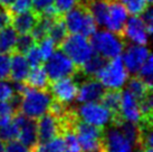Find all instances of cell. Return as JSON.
<instances>
[{"label":"cell","mask_w":153,"mask_h":152,"mask_svg":"<svg viewBox=\"0 0 153 152\" xmlns=\"http://www.w3.org/2000/svg\"><path fill=\"white\" fill-rule=\"evenodd\" d=\"M135 144L124 135V133L115 123L103 132L102 152H134Z\"/></svg>","instance_id":"9c48e42d"},{"label":"cell","mask_w":153,"mask_h":152,"mask_svg":"<svg viewBox=\"0 0 153 152\" xmlns=\"http://www.w3.org/2000/svg\"><path fill=\"white\" fill-rule=\"evenodd\" d=\"M126 8L128 13H132L133 16H139L148 7L146 0H117Z\"/></svg>","instance_id":"83f0119b"},{"label":"cell","mask_w":153,"mask_h":152,"mask_svg":"<svg viewBox=\"0 0 153 152\" xmlns=\"http://www.w3.org/2000/svg\"><path fill=\"white\" fill-rule=\"evenodd\" d=\"M54 4V0H31L33 10L38 15L43 13L47 8Z\"/></svg>","instance_id":"ab89813d"},{"label":"cell","mask_w":153,"mask_h":152,"mask_svg":"<svg viewBox=\"0 0 153 152\" xmlns=\"http://www.w3.org/2000/svg\"><path fill=\"white\" fill-rule=\"evenodd\" d=\"M104 92L105 87L98 80H95L94 77L83 76V80H81V84H78L76 100L79 103L98 102L101 101Z\"/></svg>","instance_id":"4fadbf2b"},{"label":"cell","mask_w":153,"mask_h":152,"mask_svg":"<svg viewBox=\"0 0 153 152\" xmlns=\"http://www.w3.org/2000/svg\"><path fill=\"white\" fill-rule=\"evenodd\" d=\"M37 125V134L38 141H47L57 135L63 134V127L59 120L51 113H45L38 118Z\"/></svg>","instance_id":"e0dca14e"},{"label":"cell","mask_w":153,"mask_h":152,"mask_svg":"<svg viewBox=\"0 0 153 152\" xmlns=\"http://www.w3.org/2000/svg\"><path fill=\"white\" fill-rule=\"evenodd\" d=\"M17 111V96L11 101H0V127L9 123Z\"/></svg>","instance_id":"4316f807"},{"label":"cell","mask_w":153,"mask_h":152,"mask_svg":"<svg viewBox=\"0 0 153 152\" xmlns=\"http://www.w3.org/2000/svg\"><path fill=\"white\" fill-rule=\"evenodd\" d=\"M128 89L137 100H141L148 94L151 93L152 91V86L145 83L144 80L140 78V77H132L131 80H128Z\"/></svg>","instance_id":"cb8c5ba5"},{"label":"cell","mask_w":153,"mask_h":152,"mask_svg":"<svg viewBox=\"0 0 153 152\" xmlns=\"http://www.w3.org/2000/svg\"><path fill=\"white\" fill-rule=\"evenodd\" d=\"M59 47L62 51H64L78 68L95 54L88 37L79 34L67 35L60 42Z\"/></svg>","instance_id":"5b68a950"},{"label":"cell","mask_w":153,"mask_h":152,"mask_svg":"<svg viewBox=\"0 0 153 152\" xmlns=\"http://www.w3.org/2000/svg\"><path fill=\"white\" fill-rule=\"evenodd\" d=\"M35 44H36V42L30 34H20V36H18L17 40H16L15 51L25 55Z\"/></svg>","instance_id":"4dcf8cb0"},{"label":"cell","mask_w":153,"mask_h":152,"mask_svg":"<svg viewBox=\"0 0 153 152\" xmlns=\"http://www.w3.org/2000/svg\"><path fill=\"white\" fill-rule=\"evenodd\" d=\"M0 152H4V141L0 140Z\"/></svg>","instance_id":"ee69618b"},{"label":"cell","mask_w":153,"mask_h":152,"mask_svg":"<svg viewBox=\"0 0 153 152\" xmlns=\"http://www.w3.org/2000/svg\"><path fill=\"white\" fill-rule=\"evenodd\" d=\"M117 118L133 123H139L141 121L139 100L128 89H124L121 93V102H120Z\"/></svg>","instance_id":"5bb4252c"},{"label":"cell","mask_w":153,"mask_h":152,"mask_svg":"<svg viewBox=\"0 0 153 152\" xmlns=\"http://www.w3.org/2000/svg\"><path fill=\"white\" fill-rule=\"evenodd\" d=\"M45 71L51 80H56L64 77L75 75L78 71L75 63L64 51H55L48 59L45 60Z\"/></svg>","instance_id":"ba28073f"},{"label":"cell","mask_w":153,"mask_h":152,"mask_svg":"<svg viewBox=\"0 0 153 152\" xmlns=\"http://www.w3.org/2000/svg\"><path fill=\"white\" fill-rule=\"evenodd\" d=\"M18 135V127L15 120H11L9 123L0 127V140L1 141H11L17 139Z\"/></svg>","instance_id":"1f68e13d"},{"label":"cell","mask_w":153,"mask_h":152,"mask_svg":"<svg viewBox=\"0 0 153 152\" xmlns=\"http://www.w3.org/2000/svg\"><path fill=\"white\" fill-rule=\"evenodd\" d=\"M146 2H148V4H151V2H152V0H146Z\"/></svg>","instance_id":"bcb514c9"},{"label":"cell","mask_w":153,"mask_h":152,"mask_svg":"<svg viewBox=\"0 0 153 152\" xmlns=\"http://www.w3.org/2000/svg\"><path fill=\"white\" fill-rule=\"evenodd\" d=\"M84 152H102V129L77 120L73 127Z\"/></svg>","instance_id":"52a82bcc"},{"label":"cell","mask_w":153,"mask_h":152,"mask_svg":"<svg viewBox=\"0 0 153 152\" xmlns=\"http://www.w3.org/2000/svg\"><path fill=\"white\" fill-rule=\"evenodd\" d=\"M4 152H33V148L15 139L8 141L7 145H4Z\"/></svg>","instance_id":"d590c367"},{"label":"cell","mask_w":153,"mask_h":152,"mask_svg":"<svg viewBox=\"0 0 153 152\" xmlns=\"http://www.w3.org/2000/svg\"><path fill=\"white\" fill-rule=\"evenodd\" d=\"M136 152H152L151 150H143V149H140L139 151H136Z\"/></svg>","instance_id":"f6af8a7d"},{"label":"cell","mask_w":153,"mask_h":152,"mask_svg":"<svg viewBox=\"0 0 153 152\" xmlns=\"http://www.w3.org/2000/svg\"><path fill=\"white\" fill-rule=\"evenodd\" d=\"M150 35L143 19L139 16H133L126 20L121 36L136 45H146Z\"/></svg>","instance_id":"8fae6325"},{"label":"cell","mask_w":153,"mask_h":152,"mask_svg":"<svg viewBox=\"0 0 153 152\" xmlns=\"http://www.w3.org/2000/svg\"><path fill=\"white\" fill-rule=\"evenodd\" d=\"M122 53H123L122 62L128 69V72L131 74H135L139 72L140 67L150 56L148 47L145 45H136V44L126 46V48H124Z\"/></svg>","instance_id":"7c38bea8"},{"label":"cell","mask_w":153,"mask_h":152,"mask_svg":"<svg viewBox=\"0 0 153 152\" xmlns=\"http://www.w3.org/2000/svg\"><path fill=\"white\" fill-rule=\"evenodd\" d=\"M91 45L94 53L105 59H112L122 54L124 49V42L122 36L110 30L95 31L91 36Z\"/></svg>","instance_id":"277c9868"},{"label":"cell","mask_w":153,"mask_h":152,"mask_svg":"<svg viewBox=\"0 0 153 152\" xmlns=\"http://www.w3.org/2000/svg\"><path fill=\"white\" fill-rule=\"evenodd\" d=\"M128 74L124 66L122 58L117 56L105 62L104 66L96 74V78L107 89H121L126 85L128 80Z\"/></svg>","instance_id":"3957f363"},{"label":"cell","mask_w":153,"mask_h":152,"mask_svg":"<svg viewBox=\"0 0 153 152\" xmlns=\"http://www.w3.org/2000/svg\"><path fill=\"white\" fill-rule=\"evenodd\" d=\"M68 30L66 28V25L64 22V19H63V16H59L54 19L53 24H51V27L49 29V33H48V37H51L57 46H59L60 42L65 39V37L67 36Z\"/></svg>","instance_id":"d4e9b609"},{"label":"cell","mask_w":153,"mask_h":152,"mask_svg":"<svg viewBox=\"0 0 153 152\" xmlns=\"http://www.w3.org/2000/svg\"><path fill=\"white\" fill-rule=\"evenodd\" d=\"M101 102L104 106H106L107 109L114 114L117 118V113H119L120 102H121V92L120 89H108L105 91L103 94Z\"/></svg>","instance_id":"484cf974"},{"label":"cell","mask_w":153,"mask_h":152,"mask_svg":"<svg viewBox=\"0 0 153 152\" xmlns=\"http://www.w3.org/2000/svg\"><path fill=\"white\" fill-rule=\"evenodd\" d=\"M62 135H64L63 138L65 142V152H82L81 144L73 130H67Z\"/></svg>","instance_id":"f546056e"},{"label":"cell","mask_w":153,"mask_h":152,"mask_svg":"<svg viewBox=\"0 0 153 152\" xmlns=\"http://www.w3.org/2000/svg\"><path fill=\"white\" fill-rule=\"evenodd\" d=\"M128 10L123 6V4L116 0H111L104 26L107 28V30L121 35L124 25L128 20Z\"/></svg>","instance_id":"9a60e30c"},{"label":"cell","mask_w":153,"mask_h":152,"mask_svg":"<svg viewBox=\"0 0 153 152\" xmlns=\"http://www.w3.org/2000/svg\"><path fill=\"white\" fill-rule=\"evenodd\" d=\"M17 96L15 85L6 80H0V101H11Z\"/></svg>","instance_id":"836d02e7"},{"label":"cell","mask_w":153,"mask_h":152,"mask_svg":"<svg viewBox=\"0 0 153 152\" xmlns=\"http://www.w3.org/2000/svg\"><path fill=\"white\" fill-rule=\"evenodd\" d=\"M13 120L16 121L18 127L17 140L22 143L34 148L38 143V134H37V125L33 118H29L22 114H15Z\"/></svg>","instance_id":"2e32d148"},{"label":"cell","mask_w":153,"mask_h":152,"mask_svg":"<svg viewBox=\"0 0 153 152\" xmlns=\"http://www.w3.org/2000/svg\"><path fill=\"white\" fill-rule=\"evenodd\" d=\"M10 75V56L0 54V80H7Z\"/></svg>","instance_id":"74e56055"},{"label":"cell","mask_w":153,"mask_h":152,"mask_svg":"<svg viewBox=\"0 0 153 152\" xmlns=\"http://www.w3.org/2000/svg\"><path fill=\"white\" fill-rule=\"evenodd\" d=\"M11 19H13V15L10 13L8 9L4 7L0 9V29L11 25Z\"/></svg>","instance_id":"60d3db41"},{"label":"cell","mask_w":153,"mask_h":152,"mask_svg":"<svg viewBox=\"0 0 153 152\" xmlns=\"http://www.w3.org/2000/svg\"><path fill=\"white\" fill-rule=\"evenodd\" d=\"M25 82H27V85L30 87L46 89L49 85L51 80L47 75L45 68L39 65V66H34L30 69Z\"/></svg>","instance_id":"ffe728a7"},{"label":"cell","mask_w":153,"mask_h":152,"mask_svg":"<svg viewBox=\"0 0 153 152\" xmlns=\"http://www.w3.org/2000/svg\"><path fill=\"white\" fill-rule=\"evenodd\" d=\"M139 77L142 78L145 83H148L149 85L152 86V77H153V59L152 56L150 54V56L146 58L143 65L139 69Z\"/></svg>","instance_id":"d6a6232c"},{"label":"cell","mask_w":153,"mask_h":152,"mask_svg":"<svg viewBox=\"0 0 153 152\" xmlns=\"http://www.w3.org/2000/svg\"><path fill=\"white\" fill-rule=\"evenodd\" d=\"M30 71V65L24 54L13 51L10 57V75L13 83H24Z\"/></svg>","instance_id":"ac0fdd59"},{"label":"cell","mask_w":153,"mask_h":152,"mask_svg":"<svg viewBox=\"0 0 153 152\" xmlns=\"http://www.w3.org/2000/svg\"><path fill=\"white\" fill-rule=\"evenodd\" d=\"M51 82L53 83L48 86L51 89V95L55 98V101L69 105L76 100L77 89H78V82L76 78H73V76H69Z\"/></svg>","instance_id":"30bf717a"},{"label":"cell","mask_w":153,"mask_h":152,"mask_svg":"<svg viewBox=\"0 0 153 152\" xmlns=\"http://www.w3.org/2000/svg\"><path fill=\"white\" fill-rule=\"evenodd\" d=\"M75 112L78 120L100 129L106 127L116 118V116L106 106L98 102L81 103V105L75 110Z\"/></svg>","instance_id":"8992f818"},{"label":"cell","mask_w":153,"mask_h":152,"mask_svg":"<svg viewBox=\"0 0 153 152\" xmlns=\"http://www.w3.org/2000/svg\"><path fill=\"white\" fill-rule=\"evenodd\" d=\"M105 62H106L105 58H103L102 56L97 55V54H96V55L94 54V55L92 56L88 60H86L85 63L83 64L78 69H79V72L84 76H86V77H95L96 74L101 71V68L104 66Z\"/></svg>","instance_id":"7402d4cb"},{"label":"cell","mask_w":153,"mask_h":152,"mask_svg":"<svg viewBox=\"0 0 153 152\" xmlns=\"http://www.w3.org/2000/svg\"><path fill=\"white\" fill-rule=\"evenodd\" d=\"M26 58L29 63L30 67H34V66H39L42 62H43V57L40 55V51L38 49L37 44H35L34 46L30 48L29 51L25 54Z\"/></svg>","instance_id":"8d00e7d4"},{"label":"cell","mask_w":153,"mask_h":152,"mask_svg":"<svg viewBox=\"0 0 153 152\" xmlns=\"http://www.w3.org/2000/svg\"><path fill=\"white\" fill-rule=\"evenodd\" d=\"M11 15H17V13H26L33 9L31 6V0H13L11 4L7 7Z\"/></svg>","instance_id":"e575fe53"},{"label":"cell","mask_w":153,"mask_h":152,"mask_svg":"<svg viewBox=\"0 0 153 152\" xmlns=\"http://www.w3.org/2000/svg\"><path fill=\"white\" fill-rule=\"evenodd\" d=\"M13 1V0H0V6H1V7H4V8H7Z\"/></svg>","instance_id":"7bdbcfd3"},{"label":"cell","mask_w":153,"mask_h":152,"mask_svg":"<svg viewBox=\"0 0 153 152\" xmlns=\"http://www.w3.org/2000/svg\"><path fill=\"white\" fill-rule=\"evenodd\" d=\"M33 152H65L64 138L57 135L47 141H40L33 148Z\"/></svg>","instance_id":"603a6c76"},{"label":"cell","mask_w":153,"mask_h":152,"mask_svg":"<svg viewBox=\"0 0 153 152\" xmlns=\"http://www.w3.org/2000/svg\"><path fill=\"white\" fill-rule=\"evenodd\" d=\"M39 19V15L31 9L26 13L13 15L11 26L17 34H30Z\"/></svg>","instance_id":"d6986e66"},{"label":"cell","mask_w":153,"mask_h":152,"mask_svg":"<svg viewBox=\"0 0 153 152\" xmlns=\"http://www.w3.org/2000/svg\"><path fill=\"white\" fill-rule=\"evenodd\" d=\"M17 37V31L11 25L0 29V54L13 53Z\"/></svg>","instance_id":"44dd1931"},{"label":"cell","mask_w":153,"mask_h":152,"mask_svg":"<svg viewBox=\"0 0 153 152\" xmlns=\"http://www.w3.org/2000/svg\"><path fill=\"white\" fill-rule=\"evenodd\" d=\"M142 15V19L144 21V24L146 25V28L149 30L150 34H152V27H153V13H152V9L150 7H146L145 10L143 13H141Z\"/></svg>","instance_id":"b9f144b4"},{"label":"cell","mask_w":153,"mask_h":152,"mask_svg":"<svg viewBox=\"0 0 153 152\" xmlns=\"http://www.w3.org/2000/svg\"><path fill=\"white\" fill-rule=\"evenodd\" d=\"M37 42H38L37 46H38V49H39V51H40V55L43 57V60L48 59L56 51L57 45H56L55 42H54L51 37H48V36H46V37L43 38V39H40V40Z\"/></svg>","instance_id":"f1b7e54d"},{"label":"cell","mask_w":153,"mask_h":152,"mask_svg":"<svg viewBox=\"0 0 153 152\" xmlns=\"http://www.w3.org/2000/svg\"><path fill=\"white\" fill-rule=\"evenodd\" d=\"M63 19L67 30L71 34H79L85 37H91L96 31V22L89 11L78 4L63 15Z\"/></svg>","instance_id":"7a4b0ae2"},{"label":"cell","mask_w":153,"mask_h":152,"mask_svg":"<svg viewBox=\"0 0 153 152\" xmlns=\"http://www.w3.org/2000/svg\"><path fill=\"white\" fill-rule=\"evenodd\" d=\"M78 2H79V0H54V4H55L56 9L62 15H64L66 11L71 10Z\"/></svg>","instance_id":"f35d334b"},{"label":"cell","mask_w":153,"mask_h":152,"mask_svg":"<svg viewBox=\"0 0 153 152\" xmlns=\"http://www.w3.org/2000/svg\"><path fill=\"white\" fill-rule=\"evenodd\" d=\"M17 92V109L27 118L37 120L48 112L53 96L46 89H35L22 83H15Z\"/></svg>","instance_id":"6da1fadb"}]
</instances>
